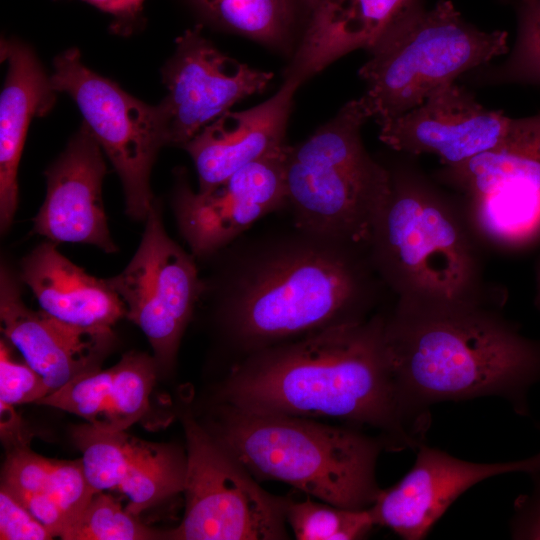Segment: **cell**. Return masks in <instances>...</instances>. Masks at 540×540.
<instances>
[{
  "label": "cell",
  "mask_w": 540,
  "mask_h": 540,
  "mask_svg": "<svg viewBox=\"0 0 540 540\" xmlns=\"http://www.w3.org/2000/svg\"><path fill=\"white\" fill-rule=\"evenodd\" d=\"M2 439L14 444V447L25 445L22 442L21 423L13 406L0 401Z\"/></svg>",
  "instance_id": "836d02e7"
},
{
  "label": "cell",
  "mask_w": 540,
  "mask_h": 540,
  "mask_svg": "<svg viewBox=\"0 0 540 540\" xmlns=\"http://www.w3.org/2000/svg\"><path fill=\"white\" fill-rule=\"evenodd\" d=\"M534 304L540 311V256L534 265Z\"/></svg>",
  "instance_id": "e575fe53"
},
{
  "label": "cell",
  "mask_w": 540,
  "mask_h": 540,
  "mask_svg": "<svg viewBox=\"0 0 540 540\" xmlns=\"http://www.w3.org/2000/svg\"><path fill=\"white\" fill-rule=\"evenodd\" d=\"M51 393L43 377L27 363L15 362L0 344V401L9 405L37 403Z\"/></svg>",
  "instance_id": "f1b7e54d"
},
{
  "label": "cell",
  "mask_w": 540,
  "mask_h": 540,
  "mask_svg": "<svg viewBox=\"0 0 540 540\" xmlns=\"http://www.w3.org/2000/svg\"><path fill=\"white\" fill-rule=\"evenodd\" d=\"M20 279L36 297L41 309L74 326L111 329L126 307L107 279L87 274L63 256L51 242H44L20 264Z\"/></svg>",
  "instance_id": "44dd1931"
},
{
  "label": "cell",
  "mask_w": 540,
  "mask_h": 540,
  "mask_svg": "<svg viewBox=\"0 0 540 540\" xmlns=\"http://www.w3.org/2000/svg\"><path fill=\"white\" fill-rule=\"evenodd\" d=\"M514 122L454 82L408 112L377 123L380 140L391 149L410 156L432 154L452 167L499 145Z\"/></svg>",
  "instance_id": "5bb4252c"
},
{
  "label": "cell",
  "mask_w": 540,
  "mask_h": 540,
  "mask_svg": "<svg viewBox=\"0 0 540 540\" xmlns=\"http://www.w3.org/2000/svg\"><path fill=\"white\" fill-rule=\"evenodd\" d=\"M161 536L138 521L114 497L98 492L62 539L146 540Z\"/></svg>",
  "instance_id": "4316f807"
},
{
  "label": "cell",
  "mask_w": 540,
  "mask_h": 540,
  "mask_svg": "<svg viewBox=\"0 0 540 540\" xmlns=\"http://www.w3.org/2000/svg\"><path fill=\"white\" fill-rule=\"evenodd\" d=\"M208 17L258 42L282 46L293 20L291 0H193Z\"/></svg>",
  "instance_id": "cb8c5ba5"
},
{
  "label": "cell",
  "mask_w": 540,
  "mask_h": 540,
  "mask_svg": "<svg viewBox=\"0 0 540 540\" xmlns=\"http://www.w3.org/2000/svg\"><path fill=\"white\" fill-rule=\"evenodd\" d=\"M53 67V88L75 101L122 182L126 214L145 221L156 203L151 170L159 150L169 144L161 105H149L90 70L77 48L59 54Z\"/></svg>",
  "instance_id": "30bf717a"
},
{
  "label": "cell",
  "mask_w": 540,
  "mask_h": 540,
  "mask_svg": "<svg viewBox=\"0 0 540 540\" xmlns=\"http://www.w3.org/2000/svg\"><path fill=\"white\" fill-rule=\"evenodd\" d=\"M51 533L8 489L0 490V539L48 540Z\"/></svg>",
  "instance_id": "f546056e"
},
{
  "label": "cell",
  "mask_w": 540,
  "mask_h": 540,
  "mask_svg": "<svg viewBox=\"0 0 540 540\" xmlns=\"http://www.w3.org/2000/svg\"><path fill=\"white\" fill-rule=\"evenodd\" d=\"M11 273L0 276V319L4 335L51 390L75 377L99 369L113 340L111 329H87L65 323L23 302Z\"/></svg>",
  "instance_id": "ac0fdd59"
},
{
  "label": "cell",
  "mask_w": 540,
  "mask_h": 540,
  "mask_svg": "<svg viewBox=\"0 0 540 540\" xmlns=\"http://www.w3.org/2000/svg\"><path fill=\"white\" fill-rule=\"evenodd\" d=\"M359 70L360 97L376 122L417 107L434 91L507 54L505 31H484L448 0L426 9L419 2L402 14L368 50Z\"/></svg>",
  "instance_id": "52a82bcc"
},
{
  "label": "cell",
  "mask_w": 540,
  "mask_h": 540,
  "mask_svg": "<svg viewBox=\"0 0 540 540\" xmlns=\"http://www.w3.org/2000/svg\"><path fill=\"white\" fill-rule=\"evenodd\" d=\"M320 0H304V2L311 8L313 9L319 2Z\"/></svg>",
  "instance_id": "d590c367"
},
{
  "label": "cell",
  "mask_w": 540,
  "mask_h": 540,
  "mask_svg": "<svg viewBox=\"0 0 540 540\" xmlns=\"http://www.w3.org/2000/svg\"><path fill=\"white\" fill-rule=\"evenodd\" d=\"M535 0H520V3L521 4H531L533 3Z\"/></svg>",
  "instance_id": "8d00e7d4"
},
{
  "label": "cell",
  "mask_w": 540,
  "mask_h": 540,
  "mask_svg": "<svg viewBox=\"0 0 540 540\" xmlns=\"http://www.w3.org/2000/svg\"><path fill=\"white\" fill-rule=\"evenodd\" d=\"M156 361L129 352L114 366L81 374L37 404L64 410L107 431H125L147 411Z\"/></svg>",
  "instance_id": "603a6c76"
},
{
  "label": "cell",
  "mask_w": 540,
  "mask_h": 540,
  "mask_svg": "<svg viewBox=\"0 0 540 540\" xmlns=\"http://www.w3.org/2000/svg\"><path fill=\"white\" fill-rule=\"evenodd\" d=\"M162 77L169 144L183 147L237 102L265 90L273 74L225 55L195 26L177 38Z\"/></svg>",
  "instance_id": "7c38bea8"
},
{
  "label": "cell",
  "mask_w": 540,
  "mask_h": 540,
  "mask_svg": "<svg viewBox=\"0 0 540 540\" xmlns=\"http://www.w3.org/2000/svg\"><path fill=\"white\" fill-rule=\"evenodd\" d=\"M219 408L211 434L254 477L347 509L370 508L378 497L376 464L386 447L380 436L317 419Z\"/></svg>",
  "instance_id": "5b68a950"
},
{
  "label": "cell",
  "mask_w": 540,
  "mask_h": 540,
  "mask_svg": "<svg viewBox=\"0 0 540 540\" xmlns=\"http://www.w3.org/2000/svg\"><path fill=\"white\" fill-rule=\"evenodd\" d=\"M300 85L286 76L269 99L246 110L227 111L183 146L194 163L198 191L218 187L244 166L287 145V123Z\"/></svg>",
  "instance_id": "d6986e66"
},
{
  "label": "cell",
  "mask_w": 540,
  "mask_h": 540,
  "mask_svg": "<svg viewBox=\"0 0 540 540\" xmlns=\"http://www.w3.org/2000/svg\"><path fill=\"white\" fill-rule=\"evenodd\" d=\"M530 475L533 479L531 491L520 495L514 503L510 522L513 539L540 540V471Z\"/></svg>",
  "instance_id": "4dcf8cb0"
},
{
  "label": "cell",
  "mask_w": 540,
  "mask_h": 540,
  "mask_svg": "<svg viewBox=\"0 0 540 540\" xmlns=\"http://www.w3.org/2000/svg\"><path fill=\"white\" fill-rule=\"evenodd\" d=\"M503 287L477 298H394L385 336L408 414L427 429L428 408L482 396L508 400L528 413L540 382V338L521 332L504 312Z\"/></svg>",
  "instance_id": "3957f363"
},
{
  "label": "cell",
  "mask_w": 540,
  "mask_h": 540,
  "mask_svg": "<svg viewBox=\"0 0 540 540\" xmlns=\"http://www.w3.org/2000/svg\"><path fill=\"white\" fill-rule=\"evenodd\" d=\"M388 168L390 193L368 250L390 294L468 299L499 288L485 279L487 251L455 195L413 166Z\"/></svg>",
  "instance_id": "277c9868"
},
{
  "label": "cell",
  "mask_w": 540,
  "mask_h": 540,
  "mask_svg": "<svg viewBox=\"0 0 540 540\" xmlns=\"http://www.w3.org/2000/svg\"><path fill=\"white\" fill-rule=\"evenodd\" d=\"M285 515L298 540L362 539L375 526L370 508L347 509L310 496L302 500L287 497Z\"/></svg>",
  "instance_id": "d4e9b609"
},
{
  "label": "cell",
  "mask_w": 540,
  "mask_h": 540,
  "mask_svg": "<svg viewBox=\"0 0 540 540\" xmlns=\"http://www.w3.org/2000/svg\"><path fill=\"white\" fill-rule=\"evenodd\" d=\"M113 18L111 28L120 34L130 33L141 19L145 0H82Z\"/></svg>",
  "instance_id": "d6a6232c"
},
{
  "label": "cell",
  "mask_w": 540,
  "mask_h": 540,
  "mask_svg": "<svg viewBox=\"0 0 540 540\" xmlns=\"http://www.w3.org/2000/svg\"><path fill=\"white\" fill-rule=\"evenodd\" d=\"M369 119L362 99L351 100L308 139L288 145L284 175L292 224L368 247L391 186L388 166L361 138Z\"/></svg>",
  "instance_id": "8992f818"
},
{
  "label": "cell",
  "mask_w": 540,
  "mask_h": 540,
  "mask_svg": "<svg viewBox=\"0 0 540 540\" xmlns=\"http://www.w3.org/2000/svg\"><path fill=\"white\" fill-rule=\"evenodd\" d=\"M459 201L486 249L522 254L540 245V113L515 118L496 147L435 175Z\"/></svg>",
  "instance_id": "ba28073f"
},
{
  "label": "cell",
  "mask_w": 540,
  "mask_h": 540,
  "mask_svg": "<svg viewBox=\"0 0 540 540\" xmlns=\"http://www.w3.org/2000/svg\"><path fill=\"white\" fill-rule=\"evenodd\" d=\"M475 76L484 84L540 87V0L520 3L516 38L507 58Z\"/></svg>",
  "instance_id": "484cf974"
},
{
  "label": "cell",
  "mask_w": 540,
  "mask_h": 540,
  "mask_svg": "<svg viewBox=\"0 0 540 540\" xmlns=\"http://www.w3.org/2000/svg\"><path fill=\"white\" fill-rule=\"evenodd\" d=\"M14 496L46 527L53 537L63 536L68 528V520L51 496L44 493H25Z\"/></svg>",
  "instance_id": "1f68e13d"
},
{
  "label": "cell",
  "mask_w": 540,
  "mask_h": 540,
  "mask_svg": "<svg viewBox=\"0 0 540 540\" xmlns=\"http://www.w3.org/2000/svg\"><path fill=\"white\" fill-rule=\"evenodd\" d=\"M72 438L93 490H119L129 500L127 511L136 516L183 492L186 453L177 446L147 442L89 423L75 427Z\"/></svg>",
  "instance_id": "2e32d148"
},
{
  "label": "cell",
  "mask_w": 540,
  "mask_h": 540,
  "mask_svg": "<svg viewBox=\"0 0 540 540\" xmlns=\"http://www.w3.org/2000/svg\"><path fill=\"white\" fill-rule=\"evenodd\" d=\"M386 309L239 359L221 403L311 419H338L381 433L386 447L416 448L426 429L406 411L385 336Z\"/></svg>",
  "instance_id": "7a4b0ae2"
},
{
  "label": "cell",
  "mask_w": 540,
  "mask_h": 540,
  "mask_svg": "<svg viewBox=\"0 0 540 540\" xmlns=\"http://www.w3.org/2000/svg\"><path fill=\"white\" fill-rule=\"evenodd\" d=\"M132 259L109 285L126 307V317L147 337L161 368L174 362L181 337L204 284L195 261L167 234L156 203L145 220Z\"/></svg>",
  "instance_id": "8fae6325"
},
{
  "label": "cell",
  "mask_w": 540,
  "mask_h": 540,
  "mask_svg": "<svg viewBox=\"0 0 540 540\" xmlns=\"http://www.w3.org/2000/svg\"><path fill=\"white\" fill-rule=\"evenodd\" d=\"M7 73L0 98V225L6 231L18 206L17 172L31 120L46 115L56 90L34 51L14 39H2Z\"/></svg>",
  "instance_id": "ffe728a7"
},
{
  "label": "cell",
  "mask_w": 540,
  "mask_h": 540,
  "mask_svg": "<svg viewBox=\"0 0 540 540\" xmlns=\"http://www.w3.org/2000/svg\"><path fill=\"white\" fill-rule=\"evenodd\" d=\"M222 251L217 277L204 285L215 296L219 328L239 359L363 322L390 294L367 246L294 224L238 238Z\"/></svg>",
  "instance_id": "6da1fadb"
},
{
  "label": "cell",
  "mask_w": 540,
  "mask_h": 540,
  "mask_svg": "<svg viewBox=\"0 0 540 540\" xmlns=\"http://www.w3.org/2000/svg\"><path fill=\"white\" fill-rule=\"evenodd\" d=\"M537 471L540 453L517 461L477 463L422 443L412 468L395 485L381 489L370 511L375 525L389 528L405 540H420L477 483L501 474Z\"/></svg>",
  "instance_id": "9a60e30c"
},
{
  "label": "cell",
  "mask_w": 540,
  "mask_h": 540,
  "mask_svg": "<svg viewBox=\"0 0 540 540\" xmlns=\"http://www.w3.org/2000/svg\"><path fill=\"white\" fill-rule=\"evenodd\" d=\"M105 174L103 150L84 123L45 172L46 196L33 231L52 242L85 243L115 253L102 202Z\"/></svg>",
  "instance_id": "e0dca14e"
},
{
  "label": "cell",
  "mask_w": 540,
  "mask_h": 540,
  "mask_svg": "<svg viewBox=\"0 0 540 540\" xmlns=\"http://www.w3.org/2000/svg\"><path fill=\"white\" fill-rule=\"evenodd\" d=\"M186 473L182 522L164 533L176 540L288 539L287 497L262 489L254 476L190 413L182 415Z\"/></svg>",
  "instance_id": "9c48e42d"
},
{
  "label": "cell",
  "mask_w": 540,
  "mask_h": 540,
  "mask_svg": "<svg viewBox=\"0 0 540 540\" xmlns=\"http://www.w3.org/2000/svg\"><path fill=\"white\" fill-rule=\"evenodd\" d=\"M47 494L57 502L67 517L66 533L78 520L96 492L88 482L81 460L68 462L53 460Z\"/></svg>",
  "instance_id": "83f0119b"
},
{
  "label": "cell",
  "mask_w": 540,
  "mask_h": 540,
  "mask_svg": "<svg viewBox=\"0 0 540 540\" xmlns=\"http://www.w3.org/2000/svg\"><path fill=\"white\" fill-rule=\"evenodd\" d=\"M287 147L244 166L207 192H195L180 178L174 212L180 233L195 256L219 253L262 217L286 209Z\"/></svg>",
  "instance_id": "4fadbf2b"
},
{
  "label": "cell",
  "mask_w": 540,
  "mask_h": 540,
  "mask_svg": "<svg viewBox=\"0 0 540 540\" xmlns=\"http://www.w3.org/2000/svg\"><path fill=\"white\" fill-rule=\"evenodd\" d=\"M418 0H320L286 76L301 84L356 49L369 50Z\"/></svg>",
  "instance_id": "7402d4cb"
}]
</instances>
